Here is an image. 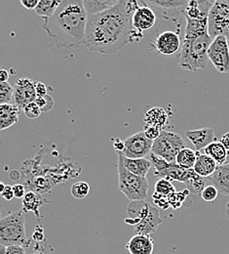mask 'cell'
Listing matches in <instances>:
<instances>
[{"label": "cell", "instance_id": "cell-15", "mask_svg": "<svg viewBox=\"0 0 229 254\" xmlns=\"http://www.w3.org/2000/svg\"><path fill=\"white\" fill-rule=\"evenodd\" d=\"M185 135L193 144L196 151L206 149L215 140V130L209 127L196 130H187Z\"/></svg>", "mask_w": 229, "mask_h": 254}, {"label": "cell", "instance_id": "cell-49", "mask_svg": "<svg viewBox=\"0 0 229 254\" xmlns=\"http://www.w3.org/2000/svg\"><path fill=\"white\" fill-rule=\"evenodd\" d=\"M226 212H227V217L229 220V201L227 203V207H226Z\"/></svg>", "mask_w": 229, "mask_h": 254}, {"label": "cell", "instance_id": "cell-47", "mask_svg": "<svg viewBox=\"0 0 229 254\" xmlns=\"http://www.w3.org/2000/svg\"><path fill=\"white\" fill-rule=\"evenodd\" d=\"M8 78H9V73L6 69L2 68L0 70V81L1 82H8Z\"/></svg>", "mask_w": 229, "mask_h": 254}, {"label": "cell", "instance_id": "cell-12", "mask_svg": "<svg viewBox=\"0 0 229 254\" xmlns=\"http://www.w3.org/2000/svg\"><path fill=\"white\" fill-rule=\"evenodd\" d=\"M181 44L182 42L179 33L166 31L156 37L154 47L161 55L171 57L180 51Z\"/></svg>", "mask_w": 229, "mask_h": 254}, {"label": "cell", "instance_id": "cell-43", "mask_svg": "<svg viewBox=\"0 0 229 254\" xmlns=\"http://www.w3.org/2000/svg\"><path fill=\"white\" fill-rule=\"evenodd\" d=\"M6 254H26L25 248L20 246L6 247Z\"/></svg>", "mask_w": 229, "mask_h": 254}, {"label": "cell", "instance_id": "cell-51", "mask_svg": "<svg viewBox=\"0 0 229 254\" xmlns=\"http://www.w3.org/2000/svg\"><path fill=\"white\" fill-rule=\"evenodd\" d=\"M45 254L44 253H42V252H37V253H35V254Z\"/></svg>", "mask_w": 229, "mask_h": 254}, {"label": "cell", "instance_id": "cell-16", "mask_svg": "<svg viewBox=\"0 0 229 254\" xmlns=\"http://www.w3.org/2000/svg\"><path fill=\"white\" fill-rule=\"evenodd\" d=\"M130 254H152L154 243L148 235H135L126 245Z\"/></svg>", "mask_w": 229, "mask_h": 254}, {"label": "cell", "instance_id": "cell-39", "mask_svg": "<svg viewBox=\"0 0 229 254\" xmlns=\"http://www.w3.org/2000/svg\"><path fill=\"white\" fill-rule=\"evenodd\" d=\"M32 240L36 242V244H40L42 243L44 240H45V237H44V230L41 226H37L34 233H33V238Z\"/></svg>", "mask_w": 229, "mask_h": 254}, {"label": "cell", "instance_id": "cell-36", "mask_svg": "<svg viewBox=\"0 0 229 254\" xmlns=\"http://www.w3.org/2000/svg\"><path fill=\"white\" fill-rule=\"evenodd\" d=\"M24 113H25L26 117L30 120H35V119L39 118V116L41 115V111H40L39 107L35 104V102L28 105L24 109Z\"/></svg>", "mask_w": 229, "mask_h": 254}, {"label": "cell", "instance_id": "cell-20", "mask_svg": "<svg viewBox=\"0 0 229 254\" xmlns=\"http://www.w3.org/2000/svg\"><path fill=\"white\" fill-rule=\"evenodd\" d=\"M21 109L15 104L0 105V129L5 130L19 122Z\"/></svg>", "mask_w": 229, "mask_h": 254}, {"label": "cell", "instance_id": "cell-4", "mask_svg": "<svg viewBox=\"0 0 229 254\" xmlns=\"http://www.w3.org/2000/svg\"><path fill=\"white\" fill-rule=\"evenodd\" d=\"M0 245L5 247L20 246L25 249L31 246V240L26 233L24 211L10 212L0 221Z\"/></svg>", "mask_w": 229, "mask_h": 254}, {"label": "cell", "instance_id": "cell-11", "mask_svg": "<svg viewBox=\"0 0 229 254\" xmlns=\"http://www.w3.org/2000/svg\"><path fill=\"white\" fill-rule=\"evenodd\" d=\"M36 98L34 82L30 78L22 77L16 81L14 86V104L21 110L24 111L28 105L35 102Z\"/></svg>", "mask_w": 229, "mask_h": 254}, {"label": "cell", "instance_id": "cell-14", "mask_svg": "<svg viewBox=\"0 0 229 254\" xmlns=\"http://www.w3.org/2000/svg\"><path fill=\"white\" fill-rule=\"evenodd\" d=\"M163 222L160 216L159 210L152 206L150 207L149 214L137 225L134 227L135 235H148L150 236L151 234L155 233L157 231L158 226Z\"/></svg>", "mask_w": 229, "mask_h": 254}, {"label": "cell", "instance_id": "cell-10", "mask_svg": "<svg viewBox=\"0 0 229 254\" xmlns=\"http://www.w3.org/2000/svg\"><path fill=\"white\" fill-rule=\"evenodd\" d=\"M141 3L150 7L160 19L171 20L173 15L184 13L188 6L185 0H141Z\"/></svg>", "mask_w": 229, "mask_h": 254}, {"label": "cell", "instance_id": "cell-27", "mask_svg": "<svg viewBox=\"0 0 229 254\" xmlns=\"http://www.w3.org/2000/svg\"><path fill=\"white\" fill-rule=\"evenodd\" d=\"M61 0H40L38 6L34 10L36 15L42 17L44 20L51 18L59 6L62 4Z\"/></svg>", "mask_w": 229, "mask_h": 254}, {"label": "cell", "instance_id": "cell-2", "mask_svg": "<svg viewBox=\"0 0 229 254\" xmlns=\"http://www.w3.org/2000/svg\"><path fill=\"white\" fill-rule=\"evenodd\" d=\"M88 15L82 0H64L42 26L58 49H75L85 44Z\"/></svg>", "mask_w": 229, "mask_h": 254}, {"label": "cell", "instance_id": "cell-17", "mask_svg": "<svg viewBox=\"0 0 229 254\" xmlns=\"http://www.w3.org/2000/svg\"><path fill=\"white\" fill-rule=\"evenodd\" d=\"M194 169H185L178 165L177 163H170L169 166L160 173L157 177L160 179H168L170 181H179L182 183H186L195 174Z\"/></svg>", "mask_w": 229, "mask_h": 254}, {"label": "cell", "instance_id": "cell-37", "mask_svg": "<svg viewBox=\"0 0 229 254\" xmlns=\"http://www.w3.org/2000/svg\"><path fill=\"white\" fill-rule=\"evenodd\" d=\"M143 132L145 134V136L151 140V141H155L162 133V130L160 128H157V127H148V126H145L144 129H143Z\"/></svg>", "mask_w": 229, "mask_h": 254}, {"label": "cell", "instance_id": "cell-8", "mask_svg": "<svg viewBox=\"0 0 229 254\" xmlns=\"http://www.w3.org/2000/svg\"><path fill=\"white\" fill-rule=\"evenodd\" d=\"M153 141L149 140L143 131L137 132L124 141V150L121 154L128 159H145L151 154Z\"/></svg>", "mask_w": 229, "mask_h": 254}, {"label": "cell", "instance_id": "cell-5", "mask_svg": "<svg viewBox=\"0 0 229 254\" xmlns=\"http://www.w3.org/2000/svg\"><path fill=\"white\" fill-rule=\"evenodd\" d=\"M118 188L131 200H144L148 195L149 183L146 177L137 176L128 171L118 159Z\"/></svg>", "mask_w": 229, "mask_h": 254}, {"label": "cell", "instance_id": "cell-9", "mask_svg": "<svg viewBox=\"0 0 229 254\" xmlns=\"http://www.w3.org/2000/svg\"><path fill=\"white\" fill-rule=\"evenodd\" d=\"M209 60L219 72H229V40L225 36H217L213 39L209 51Z\"/></svg>", "mask_w": 229, "mask_h": 254}, {"label": "cell", "instance_id": "cell-23", "mask_svg": "<svg viewBox=\"0 0 229 254\" xmlns=\"http://www.w3.org/2000/svg\"><path fill=\"white\" fill-rule=\"evenodd\" d=\"M145 126L157 127L164 131V128L169 123V116L163 108H151L144 114Z\"/></svg>", "mask_w": 229, "mask_h": 254}, {"label": "cell", "instance_id": "cell-34", "mask_svg": "<svg viewBox=\"0 0 229 254\" xmlns=\"http://www.w3.org/2000/svg\"><path fill=\"white\" fill-rule=\"evenodd\" d=\"M188 192H189L188 190H184L183 192L175 191L174 193L169 195L168 199H169L170 205H172L174 208H179L183 202V200L186 198V195L188 194Z\"/></svg>", "mask_w": 229, "mask_h": 254}, {"label": "cell", "instance_id": "cell-19", "mask_svg": "<svg viewBox=\"0 0 229 254\" xmlns=\"http://www.w3.org/2000/svg\"><path fill=\"white\" fill-rule=\"evenodd\" d=\"M186 20V29L183 40H192L197 37L209 33V18L208 19H190L184 17Z\"/></svg>", "mask_w": 229, "mask_h": 254}, {"label": "cell", "instance_id": "cell-45", "mask_svg": "<svg viewBox=\"0 0 229 254\" xmlns=\"http://www.w3.org/2000/svg\"><path fill=\"white\" fill-rule=\"evenodd\" d=\"M113 147H114V150L116 152V154H121L124 150V142L119 140V139H116L114 141V144H113Z\"/></svg>", "mask_w": 229, "mask_h": 254}, {"label": "cell", "instance_id": "cell-13", "mask_svg": "<svg viewBox=\"0 0 229 254\" xmlns=\"http://www.w3.org/2000/svg\"><path fill=\"white\" fill-rule=\"evenodd\" d=\"M157 16L148 6H139L133 15V27L137 32L148 31L156 24Z\"/></svg>", "mask_w": 229, "mask_h": 254}, {"label": "cell", "instance_id": "cell-24", "mask_svg": "<svg viewBox=\"0 0 229 254\" xmlns=\"http://www.w3.org/2000/svg\"><path fill=\"white\" fill-rule=\"evenodd\" d=\"M121 0H84L83 4L88 17L108 11L119 5Z\"/></svg>", "mask_w": 229, "mask_h": 254}, {"label": "cell", "instance_id": "cell-38", "mask_svg": "<svg viewBox=\"0 0 229 254\" xmlns=\"http://www.w3.org/2000/svg\"><path fill=\"white\" fill-rule=\"evenodd\" d=\"M152 198L154 200V203L157 204L159 207H161L162 209H168L171 205L168 199V196H164L157 192H154L152 195Z\"/></svg>", "mask_w": 229, "mask_h": 254}, {"label": "cell", "instance_id": "cell-46", "mask_svg": "<svg viewBox=\"0 0 229 254\" xmlns=\"http://www.w3.org/2000/svg\"><path fill=\"white\" fill-rule=\"evenodd\" d=\"M222 144L225 146V148L229 151V132L226 133L222 138H221Z\"/></svg>", "mask_w": 229, "mask_h": 254}, {"label": "cell", "instance_id": "cell-30", "mask_svg": "<svg viewBox=\"0 0 229 254\" xmlns=\"http://www.w3.org/2000/svg\"><path fill=\"white\" fill-rule=\"evenodd\" d=\"M71 194L74 198L76 199H82L85 198L89 192H90V186L88 183L80 181V182H76L71 186Z\"/></svg>", "mask_w": 229, "mask_h": 254}, {"label": "cell", "instance_id": "cell-50", "mask_svg": "<svg viewBox=\"0 0 229 254\" xmlns=\"http://www.w3.org/2000/svg\"><path fill=\"white\" fill-rule=\"evenodd\" d=\"M5 187H6V185H5L3 182H1V183H0V191H1V192L4 190Z\"/></svg>", "mask_w": 229, "mask_h": 254}, {"label": "cell", "instance_id": "cell-1", "mask_svg": "<svg viewBox=\"0 0 229 254\" xmlns=\"http://www.w3.org/2000/svg\"><path fill=\"white\" fill-rule=\"evenodd\" d=\"M138 7L137 1L121 0L114 8L88 17L84 45L92 52L111 55L140 40L142 34L134 29L132 22Z\"/></svg>", "mask_w": 229, "mask_h": 254}, {"label": "cell", "instance_id": "cell-21", "mask_svg": "<svg viewBox=\"0 0 229 254\" xmlns=\"http://www.w3.org/2000/svg\"><path fill=\"white\" fill-rule=\"evenodd\" d=\"M210 180L221 194L229 195V163L219 165Z\"/></svg>", "mask_w": 229, "mask_h": 254}, {"label": "cell", "instance_id": "cell-41", "mask_svg": "<svg viewBox=\"0 0 229 254\" xmlns=\"http://www.w3.org/2000/svg\"><path fill=\"white\" fill-rule=\"evenodd\" d=\"M13 190H14V194H15L16 198H24L25 195L27 194L26 187L24 185H21V184L14 185Z\"/></svg>", "mask_w": 229, "mask_h": 254}, {"label": "cell", "instance_id": "cell-29", "mask_svg": "<svg viewBox=\"0 0 229 254\" xmlns=\"http://www.w3.org/2000/svg\"><path fill=\"white\" fill-rule=\"evenodd\" d=\"M187 190H189V192H192L194 194H200L202 193V191L206 188L205 187V180L203 177L199 176L197 173H195L188 182L185 183Z\"/></svg>", "mask_w": 229, "mask_h": 254}, {"label": "cell", "instance_id": "cell-22", "mask_svg": "<svg viewBox=\"0 0 229 254\" xmlns=\"http://www.w3.org/2000/svg\"><path fill=\"white\" fill-rule=\"evenodd\" d=\"M46 203H50V201L45 199L40 193L33 190H29L25 195V197L23 198V211L33 212L37 218H39L40 217L39 209L42 205Z\"/></svg>", "mask_w": 229, "mask_h": 254}, {"label": "cell", "instance_id": "cell-18", "mask_svg": "<svg viewBox=\"0 0 229 254\" xmlns=\"http://www.w3.org/2000/svg\"><path fill=\"white\" fill-rule=\"evenodd\" d=\"M118 159L122 162L123 166L133 174L140 177H146L150 170L152 163L147 159H128L122 155H117Z\"/></svg>", "mask_w": 229, "mask_h": 254}, {"label": "cell", "instance_id": "cell-42", "mask_svg": "<svg viewBox=\"0 0 229 254\" xmlns=\"http://www.w3.org/2000/svg\"><path fill=\"white\" fill-rule=\"evenodd\" d=\"M2 194V197L5 198L6 200H11L15 197V194H14V190H13V186H10V185H6L4 190L1 192Z\"/></svg>", "mask_w": 229, "mask_h": 254}, {"label": "cell", "instance_id": "cell-28", "mask_svg": "<svg viewBox=\"0 0 229 254\" xmlns=\"http://www.w3.org/2000/svg\"><path fill=\"white\" fill-rule=\"evenodd\" d=\"M197 160L196 151L189 148L183 149L177 156L176 163L185 169H193Z\"/></svg>", "mask_w": 229, "mask_h": 254}, {"label": "cell", "instance_id": "cell-35", "mask_svg": "<svg viewBox=\"0 0 229 254\" xmlns=\"http://www.w3.org/2000/svg\"><path fill=\"white\" fill-rule=\"evenodd\" d=\"M219 193H220L219 190L214 185H210V186H207L202 191L201 197L207 202H213L217 199Z\"/></svg>", "mask_w": 229, "mask_h": 254}, {"label": "cell", "instance_id": "cell-40", "mask_svg": "<svg viewBox=\"0 0 229 254\" xmlns=\"http://www.w3.org/2000/svg\"><path fill=\"white\" fill-rule=\"evenodd\" d=\"M34 86H35V92L37 97H44V96L48 95V87L42 83V82H34Z\"/></svg>", "mask_w": 229, "mask_h": 254}, {"label": "cell", "instance_id": "cell-7", "mask_svg": "<svg viewBox=\"0 0 229 254\" xmlns=\"http://www.w3.org/2000/svg\"><path fill=\"white\" fill-rule=\"evenodd\" d=\"M209 34L214 39L225 36L229 42V0H218L209 14Z\"/></svg>", "mask_w": 229, "mask_h": 254}, {"label": "cell", "instance_id": "cell-6", "mask_svg": "<svg viewBox=\"0 0 229 254\" xmlns=\"http://www.w3.org/2000/svg\"><path fill=\"white\" fill-rule=\"evenodd\" d=\"M184 148H186L185 142L181 135L164 130L153 142L151 153L170 163H176L178 154Z\"/></svg>", "mask_w": 229, "mask_h": 254}, {"label": "cell", "instance_id": "cell-44", "mask_svg": "<svg viewBox=\"0 0 229 254\" xmlns=\"http://www.w3.org/2000/svg\"><path fill=\"white\" fill-rule=\"evenodd\" d=\"M39 1L40 0H21V4L25 7V8H27V9H29V10H32V9H36V7L38 6V4H39Z\"/></svg>", "mask_w": 229, "mask_h": 254}, {"label": "cell", "instance_id": "cell-26", "mask_svg": "<svg viewBox=\"0 0 229 254\" xmlns=\"http://www.w3.org/2000/svg\"><path fill=\"white\" fill-rule=\"evenodd\" d=\"M205 155L211 157L218 165L226 164L228 159V150L222 144L221 141H214L206 149H204Z\"/></svg>", "mask_w": 229, "mask_h": 254}, {"label": "cell", "instance_id": "cell-3", "mask_svg": "<svg viewBox=\"0 0 229 254\" xmlns=\"http://www.w3.org/2000/svg\"><path fill=\"white\" fill-rule=\"evenodd\" d=\"M213 38L210 34H205L192 40H183L179 58L181 68L196 72L205 69L209 63L208 51Z\"/></svg>", "mask_w": 229, "mask_h": 254}, {"label": "cell", "instance_id": "cell-48", "mask_svg": "<svg viewBox=\"0 0 229 254\" xmlns=\"http://www.w3.org/2000/svg\"><path fill=\"white\" fill-rule=\"evenodd\" d=\"M0 254H6V247L0 245Z\"/></svg>", "mask_w": 229, "mask_h": 254}, {"label": "cell", "instance_id": "cell-31", "mask_svg": "<svg viewBox=\"0 0 229 254\" xmlns=\"http://www.w3.org/2000/svg\"><path fill=\"white\" fill-rule=\"evenodd\" d=\"M14 102V88L9 82H0V103L12 104Z\"/></svg>", "mask_w": 229, "mask_h": 254}, {"label": "cell", "instance_id": "cell-25", "mask_svg": "<svg viewBox=\"0 0 229 254\" xmlns=\"http://www.w3.org/2000/svg\"><path fill=\"white\" fill-rule=\"evenodd\" d=\"M218 166V163L214 159L204 154L197 158L193 169L199 176L210 178L215 173Z\"/></svg>", "mask_w": 229, "mask_h": 254}, {"label": "cell", "instance_id": "cell-33", "mask_svg": "<svg viewBox=\"0 0 229 254\" xmlns=\"http://www.w3.org/2000/svg\"><path fill=\"white\" fill-rule=\"evenodd\" d=\"M35 104L39 107L41 113H48L54 108V100L49 94L44 97H37Z\"/></svg>", "mask_w": 229, "mask_h": 254}, {"label": "cell", "instance_id": "cell-32", "mask_svg": "<svg viewBox=\"0 0 229 254\" xmlns=\"http://www.w3.org/2000/svg\"><path fill=\"white\" fill-rule=\"evenodd\" d=\"M176 191L172 181L168 179H160L156 182L154 186V192H157L164 196H169Z\"/></svg>", "mask_w": 229, "mask_h": 254}]
</instances>
